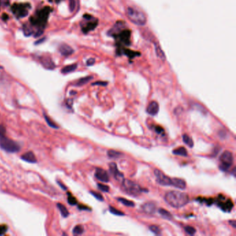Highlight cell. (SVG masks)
<instances>
[{
  "label": "cell",
  "instance_id": "6da1fadb",
  "mask_svg": "<svg viewBox=\"0 0 236 236\" xmlns=\"http://www.w3.org/2000/svg\"><path fill=\"white\" fill-rule=\"evenodd\" d=\"M164 199L168 205L175 209L186 206L189 202V197L186 193L174 191L168 192L165 195Z\"/></svg>",
  "mask_w": 236,
  "mask_h": 236
},
{
  "label": "cell",
  "instance_id": "7a4b0ae2",
  "mask_svg": "<svg viewBox=\"0 0 236 236\" xmlns=\"http://www.w3.org/2000/svg\"><path fill=\"white\" fill-rule=\"evenodd\" d=\"M0 148L9 153L17 152L20 150L19 143L6 137V128L2 125H0Z\"/></svg>",
  "mask_w": 236,
  "mask_h": 236
},
{
  "label": "cell",
  "instance_id": "3957f363",
  "mask_svg": "<svg viewBox=\"0 0 236 236\" xmlns=\"http://www.w3.org/2000/svg\"><path fill=\"white\" fill-rule=\"evenodd\" d=\"M127 18L133 24L138 26H144L147 22V17L141 10L136 6H129L126 8Z\"/></svg>",
  "mask_w": 236,
  "mask_h": 236
},
{
  "label": "cell",
  "instance_id": "277c9868",
  "mask_svg": "<svg viewBox=\"0 0 236 236\" xmlns=\"http://www.w3.org/2000/svg\"><path fill=\"white\" fill-rule=\"evenodd\" d=\"M121 188L125 193L134 197L139 195L143 191L141 186L134 181L124 179L122 181Z\"/></svg>",
  "mask_w": 236,
  "mask_h": 236
},
{
  "label": "cell",
  "instance_id": "5b68a950",
  "mask_svg": "<svg viewBox=\"0 0 236 236\" xmlns=\"http://www.w3.org/2000/svg\"><path fill=\"white\" fill-rule=\"evenodd\" d=\"M220 165L219 168L222 171H227L231 168L233 163V155L231 152L226 150L220 157Z\"/></svg>",
  "mask_w": 236,
  "mask_h": 236
},
{
  "label": "cell",
  "instance_id": "8992f818",
  "mask_svg": "<svg viewBox=\"0 0 236 236\" xmlns=\"http://www.w3.org/2000/svg\"><path fill=\"white\" fill-rule=\"evenodd\" d=\"M112 29L114 31L112 33L113 36L116 37L120 42H123L127 45L130 44V30L128 29H117L116 27L113 28Z\"/></svg>",
  "mask_w": 236,
  "mask_h": 236
},
{
  "label": "cell",
  "instance_id": "52a82bcc",
  "mask_svg": "<svg viewBox=\"0 0 236 236\" xmlns=\"http://www.w3.org/2000/svg\"><path fill=\"white\" fill-rule=\"evenodd\" d=\"M155 177L156 179V182L161 186H172V179L166 175L162 171L155 169Z\"/></svg>",
  "mask_w": 236,
  "mask_h": 236
},
{
  "label": "cell",
  "instance_id": "ba28073f",
  "mask_svg": "<svg viewBox=\"0 0 236 236\" xmlns=\"http://www.w3.org/2000/svg\"><path fill=\"white\" fill-rule=\"evenodd\" d=\"M225 199L226 198L224 196L222 195H218V197H217V204L223 211L230 212L232 210L234 205H233V203L231 199H229L225 200Z\"/></svg>",
  "mask_w": 236,
  "mask_h": 236
},
{
  "label": "cell",
  "instance_id": "9c48e42d",
  "mask_svg": "<svg viewBox=\"0 0 236 236\" xmlns=\"http://www.w3.org/2000/svg\"><path fill=\"white\" fill-rule=\"evenodd\" d=\"M109 171L111 174L114 176V177L119 181H122L124 179L123 174L118 170L117 166L115 163H110L109 164Z\"/></svg>",
  "mask_w": 236,
  "mask_h": 236
},
{
  "label": "cell",
  "instance_id": "30bf717a",
  "mask_svg": "<svg viewBox=\"0 0 236 236\" xmlns=\"http://www.w3.org/2000/svg\"><path fill=\"white\" fill-rule=\"evenodd\" d=\"M40 61L44 67L48 70H53L55 68V63H53L52 59L48 56H42L40 58Z\"/></svg>",
  "mask_w": 236,
  "mask_h": 236
},
{
  "label": "cell",
  "instance_id": "8fae6325",
  "mask_svg": "<svg viewBox=\"0 0 236 236\" xmlns=\"http://www.w3.org/2000/svg\"><path fill=\"white\" fill-rule=\"evenodd\" d=\"M95 177L97 179L102 182H105L107 183L109 181V174L107 172L102 168H97L95 172Z\"/></svg>",
  "mask_w": 236,
  "mask_h": 236
},
{
  "label": "cell",
  "instance_id": "7c38bea8",
  "mask_svg": "<svg viewBox=\"0 0 236 236\" xmlns=\"http://www.w3.org/2000/svg\"><path fill=\"white\" fill-rule=\"evenodd\" d=\"M159 110V103L156 101H152L150 102V104L148 105L146 109V112L148 114L151 115V116H155L158 114Z\"/></svg>",
  "mask_w": 236,
  "mask_h": 236
},
{
  "label": "cell",
  "instance_id": "4fadbf2b",
  "mask_svg": "<svg viewBox=\"0 0 236 236\" xmlns=\"http://www.w3.org/2000/svg\"><path fill=\"white\" fill-rule=\"evenodd\" d=\"M156 205L153 202H146L141 206L142 211L147 214H154L156 211Z\"/></svg>",
  "mask_w": 236,
  "mask_h": 236
},
{
  "label": "cell",
  "instance_id": "5bb4252c",
  "mask_svg": "<svg viewBox=\"0 0 236 236\" xmlns=\"http://www.w3.org/2000/svg\"><path fill=\"white\" fill-rule=\"evenodd\" d=\"M21 159L23 161L28 163H35L37 162L36 156H35L34 153L31 152V151H29V152H25L24 155L21 156Z\"/></svg>",
  "mask_w": 236,
  "mask_h": 236
},
{
  "label": "cell",
  "instance_id": "9a60e30c",
  "mask_svg": "<svg viewBox=\"0 0 236 236\" xmlns=\"http://www.w3.org/2000/svg\"><path fill=\"white\" fill-rule=\"evenodd\" d=\"M59 52L63 56H69L73 53V49L70 46L66 44H63L59 47Z\"/></svg>",
  "mask_w": 236,
  "mask_h": 236
},
{
  "label": "cell",
  "instance_id": "2e32d148",
  "mask_svg": "<svg viewBox=\"0 0 236 236\" xmlns=\"http://www.w3.org/2000/svg\"><path fill=\"white\" fill-rule=\"evenodd\" d=\"M172 186L181 190H184L186 188V183L184 179L180 178L172 179Z\"/></svg>",
  "mask_w": 236,
  "mask_h": 236
},
{
  "label": "cell",
  "instance_id": "e0dca14e",
  "mask_svg": "<svg viewBox=\"0 0 236 236\" xmlns=\"http://www.w3.org/2000/svg\"><path fill=\"white\" fill-rule=\"evenodd\" d=\"M155 53L156 54V56L159 58H160L162 61L166 60V55L165 53L163 52L162 48H161L160 45L157 43H155Z\"/></svg>",
  "mask_w": 236,
  "mask_h": 236
},
{
  "label": "cell",
  "instance_id": "ac0fdd59",
  "mask_svg": "<svg viewBox=\"0 0 236 236\" xmlns=\"http://www.w3.org/2000/svg\"><path fill=\"white\" fill-rule=\"evenodd\" d=\"M24 8H23V5H20V9H20L19 6L18 7L14 6L13 10L14 13L16 15L17 17H22V16L24 17V16H25V15H27L28 13L27 10H24Z\"/></svg>",
  "mask_w": 236,
  "mask_h": 236
},
{
  "label": "cell",
  "instance_id": "d6986e66",
  "mask_svg": "<svg viewBox=\"0 0 236 236\" xmlns=\"http://www.w3.org/2000/svg\"><path fill=\"white\" fill-rule=\"evenodd\" d=\"M92 20V19H91ZM97 26V20L96 21H90L87 22V24H86L85 26H83V30L84 33H87L90 30L94 29Z\"/></svg>",
  "mask_w": 236,
  "mask_h": 236
},
{
  "label": "cell",
  "instance_id": "ffe728a7",
  "mask_svg": "<svg viewBox=\"0 0 236 236\" xmlns=\"http://www.w3.org/2000/svg\"><path fill=\"white\" fill-rule=\"evenodd\" d=\"M173 153L175 155H179L182 156H188V152L184 147H179L173 150Z\"/></svg>",
  "mask_w": 236,
  "mask_h": 236
},
{
  "label": "cell",
  "instance_id": "44dd1931",
  "mask_svg": "<svg viewBox=\"0 0 236 236\" xmlns=\"http://www.w3.org/2000/svg\"><path fill=\"white\" fill-rule=\"evenodd\" d=\"M77 67H78L77 64H73V65L65 66V67L62 69L61 72H62L63 73H65V74L71 73V72H72V71H75L76 69H77Z\"/></svg>",
  "mask_w": 236,
  "mask_h": 236
},
{
  "label": "cell",
  "instance_id": "7402d4cb",
  "mask_svg": "<svg viewBox=\"0 0 236 236\" xmlns=\"http://www.w3.org/2000/svg\"><path fill=\"white\" fill-rule=\"evenodd\" d=\"M57 207H58V209H59V211H60L61 215H63V217H66L69 216V213L68 211V210L65 206H64L63 204H60V203H58Z\"/></svg>",
  "mask_w": 236,
  "mask_h": 236
},
{
  "label": "cell",
  "instance_id": "603a6c76",
  "mask_svg": "<svg viewBox=\"0 0 236 236\" xmlns=\"http://www.w3.org/2000/svg\"><path fill=\"white\" fill-rule=\"evenodd\" d=\"M107 156L111 159H119L123 156V154L118 151L114 150H109L107 151Z\"/></svg>",
  "mask_w": 236,
  "mask_h": 236
},
{
  "label": "cell",
  "instance_id": "cb8c5ba5",
  "mask_svg": "<svg viewBox=\"0 0 236 236\" xmlns=\"http://www.w3.org/2000/svg\"><path fill=\"white\" fill-rule=\"evenodd\" d=\"M93 79V77L92 76H86L84 77V78H82L80 79L76 82V86H83L84 84H87V83H89V81Z\"/></svg>",
  "mask_w": 236,
  "mask_h": 236
},
{
  "label": "cell",
  "instance_id": "d4e9b609",
  "mask_svg": "<svg viewBox=\"0 0 236 236\" xmlns=\"http://www.w3.org/2000/svg\"><path fill=\"white\" fill-rule=\"evenodd\" d=\"M183 141H184V142L185 143V144L188 145L189 148H193L194 146L193 140L192 139V138L190 137L189 135L184 134L183 135Z\"/></svg>",
  "mask_w": 236,
  "mask_h": 236
},
{
  "label": "cell",
  "instance_id": "484cf974",
  "mask_svg": "<svg viewBox=\"0 0 236 236\" xmlns=\"http://www.w3.org/2000/svg\"><path fill=\"white\" fill-rule=\"evenodd\" d=\"M159 213L163 217L166 218V219L170 220L173 219V215H172L170 212L166 211V210L163 209H159Z\"/></svg>",
  "mask_w": 236,
  "mask_h": 236
},
{
  "label": "cell",
  "instance_id": "4316f807",
  "mask_svg": "<svg viewBox=\"0 0 236 236\" xmlns=\"http://www.w3.org/2000/svg\"><path fill=\"white\" fill-rule=\"evenodd\" d=\"M44 116H45V119L46 120V122L47 123V124L49 125L51 127L54 128V129H58L59 128L58 125L55 123L53 121V120L51 119V118L48 117L47 114H44Z\"/></svg>",
  "mask_w": 236,
  "mask_h": 236
},
{
  "label": "cell",
  "instance_id": "83f0119b",
  "mask_svg": "<svg viewBox=\"0 0 236 236\" xmlns=\"http://www.w3.org/2000/svg\"><path fill=\"white\" fill-rule=\"evenodd\" d=\"M118 200H119L120 203H122L123 204L125 205V206H127V207H134L135 206L134 202H133L132 201H130V200H128V199H126L125 198H122V197H119V198H118Z\"/></svg>",
  "mask_w": 236,
  "mask_h": 236
},
{
  "label": "cell",
  "instance_id": "f1b7e54d",
  "mask_svg": "<svg viewBox=\"0 0 236 236\" xmlns=\"http://www.w3.org/2000/svg\"><path fill=\"white\" fill-rule=\"evenodd\" d=\"M84 232V228L83 226L81 225H77L75 227L73 228V233L74 235H82Z\"/></svg>",
  "mask_w": 236,
  "mask_h": 236
},
{
  "label": "cell",
  "instance_id": "f546056e",
  "mask_svg": "<svg viewBox=\"0 0 236 236\" xmlns=\"http://www.w3.org/2000/svg\"><path fill=\"white\" fill-rule=\"evenodd\" d=\"M197 199H198V201L202 202V203L206 204L207 206H211V205L214 203V199L213 198H198Z\"/></svg>",
  "mask_w": 236,
  "mask_h": 236
},
{
  "label": "cell",
  "instance_id": "4dcf8cb0",
  "mask_svg": "<svg viewBox=\"0 0 236 236\" xmlns=\"http://www.w3.org/2000/svg\"><path fill=\"white\" fill-rule=\"evenodd\" d=\"M150 230L152 231L153 233H155V235H160L161 233V230L160 229V228L158 227V226L156 225H151L149 227Z\"/></svg>",
  "mask_w": 236,
  "mask_h": 236
},
{
  "label": "cell",
  "instance_id": "1f68e13d",
  "mask_svg": "<svg viewBox=\"0 0 236 236\" xmlns=\"http://www.w3.org/2000/svg\"><path fill=\"white\" fill-rule=\"evenodd\" d=\"M184 230L188 235H193L196 233V229L194 227H191V226H186L184 227Z\"/></svg>",
  "mask_w": 236,
  "mask_h": 236
},
{
  "label": "cell",
  "instance_id": "d6a6232c",
  "mask_svg": "<svg viewBox=\"0 0 236 236\" xmlns=\"http://www.w3.org/2000/svg\"><path fill=\"white\" fill-rule=\"evenodd\" d=\"M67 201H68V203L70 205H76L77 204V203H78L76 197H73L71 193H68Z\"/></svg>",
  "mask_w": 236,
  "mask_h": 236
},
{
  "label": "cell",
  "instance_id": "836d02e7",
  "mask_svg": "<svg viewBox=\"0 0 236 236\" xmlns=\"http://www.w3.org/2000/svg\"><path fill=\"white\" fill-rule=\"evenodd\" d=\"M109 211H110V212L112 213V214L116 215H120V216H123V215H125L122 211H119V210H117L116 208L112 207V206H109Z\"/></svg>",
  "mask_w": 236,
  "mask_h": 236
},
{
  "label": "cell",
  "instance_id": "e575fe53",
  "mask_svg": "<svg viewBox=\"0 0 236 236\" xmlns=\"http://www.w3.org/2000/svg\"><path fill=\"white\" fill-rule=\"evenodd\" d=\"M97 186H98V188L100 191L105 192V193H107V192H109V186L104 185V184H97Z\"/></svg>",
  "mask_w": 236,
  "mask_h": 236
},
{
  "label": "cell",
  "instance_id": "d590c367",
  "mask_svg": "<svg viewBox=\"0 0 236 236\" xmlns=\"http://www.w3.org/2000/svg\"><path fill=\"white\" fill-rule=\"evenodd\" d=\"M90 193L95 197V198L99 200V201H101V202L104 201L103 197L102 196V195L101 193H97V192H94V191H91Z\"/></svg>",
  "mask_w": 236,
  "mask_h": 236
},
{
  "label": "cell",
  "instance_id": "8d00e7d4",
  "mask_svg": "<svg viewBox=\"0 0 236 236\" xmlns=\"http://www.w3.org/2000/svg\"><path fill=\"white\" fill-rule=\"evenodd\" d=\"M8 230V227L6 224L0 225V235H2L6 233Z\"/></svg>",
  "mask_w": 236,
  "mask_h": 236
},
{
  "label": "cell",
  "instance_id": "74e56055",
  "mask_svg": "<svg viewBox=\"0 0 236 236\" xmlns=\"http://www.w3.org/2000/svg\"><path fill=\"white\" fill-rule=\"evenodd\" d=\"M76 8L75 0H69V10L71 12H73Z\"/></svg>",
  "mask_w": 236,
  "mask_h": 236
},
{
  "label": "cell",
  "instance_id": "f35d334b",
  "mask_svg": "<svg viewBox=\"0 0 236 236\" xmlns=\"http://www.w3.org/2000/svg\"><path fill=\"white\" fill-rule=\"evenodd\" d=\"M155 131L159 134H163V132H164L163 128L162 127L159 126V125H156V126L155 127Z\"/></svg>",
  "mask_w": 236,
  "mask_h": 236
},
{
  "label": "cell",
  "instance_id": "ab89813d",
  "mask_svg": "<svg viewBox=\"0 0 236 236\" xmlns=\"http://www.w3.org/2000/svg\"><path fill=\"white\" fill-rule=\"evenodd\" d=\"M107 82H103V81H98L96 82V83H94L92 84V85H101V86H106L107 85Z\"/></svg>",
  "mask_w": 236,
  "mask_h": 236
},
{
  "label": "cell",
  "instance_id": "60d3db41",
  "mask_svg": "<svg viewBox=\"0 0 236 236\" xmlns=\"http://www.w3.org/2000/svg\"><path fill=\"white\" fill-rule=\"evenodd\" d=\"M95 63V59L94 58H89L88 60L87 61V66H91Z\"/></svg>",
  "mask_w": 236,
  "mask_h": 236
},
{
  "label": "cell",
  "instance_id": "b9f144b4",
  "mask_svg": "<svg viewBox=\"0 0 236 236\" xmlns=\"http://www.w3.org/2000/svg\"><path fill=\"white\" fill-rule=\"evenodd\" d=\"M229 224L231 225L233 228H235L236 227V221H235V220H231V221H229Z\"/></svg>",
  "mask_w": 236,
  "mask_h": 236
},
{
  "label": "cell",
  "instance_id": "7bdbcfd3",
  "mask_svg": "<svg viewBox=\"0 0 236 236\" xmlns=\"http://www.w3.org/2000/svg\"><path fill=\"white\" fill-rule=\"evenodd\" d=\"M78 209H80V210H90L88 207L84 206H83V205H79Z\"/></svg>",
  "mask_w": 236,
  "mask_h": 236
},
{
  "label": "cell",
  "instance_id": "ee69618b",
  "mask_svg": "<svg viewBox=\"0 0 236 236\" xmlns=\"http://www.w3.org/2000/svg\"><path fill=\"white\" fill-rule=\"evenodd\" d=\"M58 184H59V185H60V187H61V188H62L63 189H64V190H66V187H65V186H64L63 185V184H60V182H58Z\"/></svg>",
  "mask_w": 236,
  "mask_h": 236
}]
</instances>
